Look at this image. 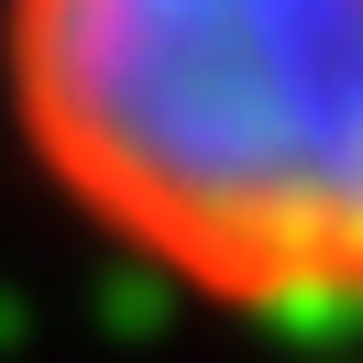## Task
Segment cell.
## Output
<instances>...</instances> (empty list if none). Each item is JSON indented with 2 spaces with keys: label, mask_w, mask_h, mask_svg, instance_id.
Here are the masks:
<instances>
[{
  "label": "cell",
  "mask_w": 363,
  "mask_h": 363,
  "mask_svg": "<svg viewBox=\"0 0 363 363\" xmlns=\"http://www.w3.org/2000/svg\"><path fill=\"white\" fill-rule=\"evenodd\" d=\"M0 121L155 286L363 319V0H0Z\"/></svg>",
  "instance_id": "obj_1"
}]
</instances>
